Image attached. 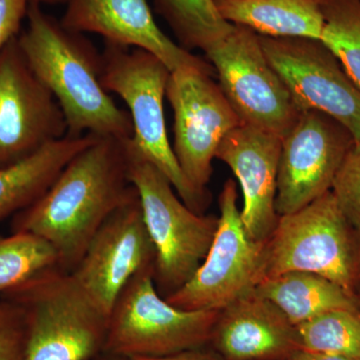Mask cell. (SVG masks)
<instances>
[{
    "mask_svg": "<svg viewBox=\"0 0 360 360\" xmlns=\"http://www.w3.org/2000/svg\"><path fill=\"white\" fill-rule=\"evenodd\" d=\"M127 141L98 137L77 153L39 200L18 212L14 232L46 239L59 269L72 272L99 227L137 194L129 177Z\"/></svg>",
    "mask_w": 360,
    "mask_h": 360,
    "instance_id": "6da1fadb",
    "label": "cell"
},
{
    "mask_svg": "<svg viewBox=\"0 0 360 360\" xmlns=\"http://www.w3.org/2000/svg\"><path fill=\"white\" fill-rule=\"evenodd\" d=\"M27 27L18 39L26 63L63 110L68 136L94 134L129 139L134 124L101 84L103 58L82 33L72 32L30 4Z\"/></svg>",
    "mask_w": 360,
    "mask_h": 360,
    "instance_id": "7a4b0ae2",
    "label": "cell"
},
{
    "mask_svg": "<svg viewBox=\"0 0 360 360\" xmlns=\"http://www.w3.org/2000/svg\"><path fill=\"white\" fill-rule=\"evenodd\" d=\"M1 298L25 309V360H92L103 354L110 316L71 272L44 270Z\"/></svg>",
    "mask_w": 360,
    "mask_h": 360,
    "instance_id": "3957f363",
    "label": "cell"
},
{
    "mask_svg": "<svg viewBox=\"0 0 360 360\" xmlns=\"http://www.w3.org/2000/svg\"><path fill=\"white\" fill-rule=\"evenodd\" d=\"M101 58V84L108 94H117L127 103L134 124L131 142L137 153L167 176L186 206L205 214L210 193L196 188L186 179L168 139L163 101L172 71L143 49L110 42Z\"/></svg>",
    "mask_w": 360,
    "mask_h": 360,
    "instance_id": "277c9868",
    "label": "cell"
},
{
    "mask_svg": "<svg viewBox=\"0 0 360 360\" xmlns=\"http://www.w3.org/2000/svg\"><path fill=\"white\" fill-rule=\"evenodd\" d=\"M129 177L141 201L155 250L153 279L167 298L188 283L202 264L219 227V217L193 212L174 193L165 174L127 142Z\"/></svg>",
    "mask_w": 360,
    "mask_h": 360,
    "instance_id": "5b68a950",
    "label": "cell"
},
{
    "mask_svg": "<svg viewBox=\"0 0 360 360\" xmlns=\"http://www.w3.org/2000/svg\"><path fill=\"white\" fill-rule=\"evenodd\" d=\"M290 271L319 274L360 295V232L331 191L279 217L265 240L262 281Z\"/></svg>",
    "mask_w": 360,
    "mask_h": 360,
    "instance_id": "8992f818",
    "label": "cell"
},
{
    "mask_svg": "<svg viewBox=\"0 0 360 360\" xmlns=\"http://www.w3.org/2000/svg\"><path fill=\"white\" fill-rule=\"evenodd\" d=\"M155 269L124 286L108 319L103 354L115 359L161 357L207 347L219 311L182 310L156 290Z\"/></svg>",
    "mask_w": 360,
    "mask_h": 360,
    "instance_id": "52a82bcc",
    "label": "cell"
},
{
    "mask_svg": "<svg viewBox=\"0 0 360 360\" xmlns=\"http://www.w3.org/2000/svg\"><path fill=\"white\" fill-rule=\"evenodd\" d=\"M232 110L245 125L281 139L300 115L288 87L270 65L257 33L243 25L205 52Z\"/></svg>",
    "mask_w": 360,
    "mask_h": 360,
    "instance_id": "ba28073f",
    "label": "cell"
},
{
    "mask_svg": "<svg viewBox=\"0 0 360 360\" xmlns=\"http://www.w3.org/2000/svg\"><path fill=\"white\" fill-rule=\"evenodd\" d=\"M219 227L202 264L188 283L165 300L182 310H220L262 281L265 241L246 231L238 186L226 180L219 195Z\"/></svg>",
    "mask_w": 360,
    "mask_h": 360,
    "instance_id": "9c48e42d",
    "label": "cell"
},
{
    "mask_svg": "<svg viewBox=\"0 0 360 360\" xmlns=\"http://www.w3.org/2000/svg\"><path fill=\"white\" fill-rule=\"evenodd\" d=\"M213 68L186 66L172 71L167 97L174 110V150L193 186L207 191L212 161L225 136L243 124L213 80Z\"/></svg>",
    "mask_w": 360,
    "mask_h": 360,
    "instance_id": "30bf717a",
    "label": "cell"
},
{
    "mask_svg": "<svg viewBox=\"0 0 360 360\" xmlns=\"http://www.w3.org/2000/svg\"><path fill=\"white\" fill-rule=\"evenodd\" d=\"M300 112L330 116L360 141V89L321 40L258 35Z\"/></svg>",
    "mask_w": 360,
    "mask_h": 360,
    "instance_id": "8fae6325",
    "label": "cell"
},
{
    "mask_svg": "<svg viewBox=\"0 0 360 360\" xmlns=\"http://www.w3.org/2000/svg\"><path fill=\"white\" fill-rule=\"evenodd\" d=\"M276 210L290 214L331 191L355 139L352 132L319 111H303L283 137Z\"/></svg>",
    "mask_w": 360,
    "mask_h": 360,
    "instance_id": "7c38bea8",
    "label": "cell"
},
{
    "mask_svg": "<svg viewBox=\"0 0 360 360\" xmlns=\"http://www.w3.org/2000/svg\"><path fill=\"white\" fill-rule=\"evenodd\" d=\"M66 134L60 106L26 63L15 37L0 53V167Z\"/></svg>",
    "mask_w": 360,
    "mask_h": 360,
    "instance_id": "4fadbf2b",
    "label": "cell"
},
{
    "mask_svg": "<svg viewBox=\"0 0 360 360\" xmlns=\"http://www.w3.org/2000/svg\"><path fill=\"white\" fill-rule=\"evenodd\" d=\"M155 250L139 194L123 203L99 227L71 274L110 316L127 283L142 270L153 269Z\"/></svg>",
    "mask_w": 360,
    "mask_h": 360,
    "instance_id": "5bb4252c",
    "label": "cell"
},
{
    "mask_svg": "<svg viewBox=\"0 0 360 360\" xmlns=\"http://www.w3.org/2000/svg\"><path fill=\"white\" fill-rule=\"evenodd\" d=\"M60 22L75 32L96 33L105 42L143 49L170 71L186 66L212 68L160 30L148 0H70Z\"/></svg>",
    "mask_w": 360,
    "mask_h": 360,
    "instance_id": "9a60e30c",
    "label": "cell"
},
{
    "mask_svg": "<svg viewBox=\"0 0 360 360\" xmlns=\"http://www.w3.org/2000/svg\"><path fill=\"white\" fill-rule=\"evenodd\" d=\"M281 143L278 135L241 124L224 137L215 155L240 184L241 219L257 241L266 240L278 221L276 198Z\"/></svg>",
    "mask_w": 360,
    "mask_h": 360,
    "instance_id": "2e32d148",
    "label": "cell"
},
{
    "mask_svg": "<svg viewBox=\"0 0 360 360\" xmlns=\"http://www.w3.org/2000/svg\"><path fill=\"white\" fill-rule=\"evenodd\" d=\"M208 345L224 360H288L302 349L297 328L255 290L220 310Z\"/></svg>",
    "mask_w": 360,
    "mask_h": 360,
    "instance_id": "e0dca14e",
    "label": "cell"
},
{
    "mask_svg": "<svg viewBox=\"0 0 360 360\" xmlns=\"http://www.w3.org/2000/svg\"><path fill=\"white\" fill-rule=\"evenodd\" d=\"M98 137L94 134L66 135L23 160L0 167V220L33 205L66 165Z\"/></svg>",
    "mask_w": 360,
    "mask_h": 360,
    "instance_id": "ac0fdd59",
    "label": "cell"
},
{
    "mask_svg": "<svg viewBox=\"0 0 360 360\" xmlns=\"http://www.w3.org/2000/svg\"><path fill=\"white\" fill-rule=\"evenodd\" d=\"M222 18L270 37L321 40L323 0H214Z\"/></svg>",
    "mask_w": 360,
    "mask_h": 360,
    "instance_id": "d6986e66",
    "label": "cell"
},
{
    "mask_svg": "<svg viewBox=\"0 0 360 360\" xmlns=\"http://www.w3.org/2000/svg\"><path fill=\"white\" fill-rule=\"evenodd\" d=\"M255 292L274 303L295 326L335 309H359L360 295L319 274L290 271L265 278Z\"/></svg>",
    "mask_w": 360,
    "mask_h": 360,
    "instance_id": "ffe728a7",
    "label": "cell"
},
{
    "mask_svg": "<svg viewBox=\"0 0 360 360\" xmlns=\"http://www.w3.org/2000/svg\"><path fill=\"white\" fill-rule=\"evenodd\" d=\"M155 9L167 20L180 46L208 51L233 30L222 18L214 0H155Z\"/></svg>",
    "mask_w": 360,
    "mask_h": 360,
    "instance_id": "44dd1931",
    "label": "cell"
},
{
    "mask_svg": "<svg viewBox=\"0 0 360 360\" xmlns=\"http://www.w3.org/2000/svg\"><path fill=\"white\" fill-rule=\"evenodd\" d=\"M56 266L58 252L41 236L15 231L13 236L0 238V295Z\"/></svg>",
    "mask_w": 360,
    "mask_h": 360,
    "instance_id": "7402d4cb",
    "label": "cell"
},
{
    "mask_svg": "<svg viewBox=\"0 0 360 360\" xmlns=\"http://www.w3.org/2000/svg\"><path fill=\"white\" fill-rule=\"evenodd\" d=\"M296 328L302 349L360 359V309L330 310Z\"/></svg>",
    "mask_w": 360,
    "mask_h": 360,
    "instance_id": "603a6c76",
    "label": "cell"
},
{
    "mask_svg": "<svg viewBox=\"0 0 360 360\" xmlns=\"http://www.w3.org/2000/svg\"><path fill=\"white\" fill-rule=\"evenodd\" d=\"M321 41L360 89V2L323 0Z\"/></svg>",
    "mask_w": 360,
    "mask_h": 360,
    "instance_id": "cb8c5ba5",
    "label": "cell"
},
{
    "mask_svg": "<svg viewBox=\"0 0 360 360\" xmlns=\"http://www.w3.org/2000/svg\"><path fill=\"white\" fill-rule=\"evenodd\" d=\"M331 193L348 221L360 232V141H355L345 156Z\"/></svg>",
    "mask_w": 360,
    "mask_h": 360,
    "instance_id": "d4e9b609",
    "label": "cell"
},
{
    "mask_svg": "<svg viewBox=\"0 0 360 360\" xmlns=\"http://www.w3.org/2000/svg\"><path fill=\"white\" fill-rule=\"evenodd\" d=\"M27 321L25 309L0 300V360H25Z\"/></svg>",
    "mask_w": 360,
    "mask_h": 360,
    "instance_id": "484cf974",
    "label": "cell"
},
{
    "mask_svg": "<svg viewBox=\"0 0 360 360\" xmlns=\"http://www.w3.org/2000/svg\"><path fill=\"white\" fill-rule=\"evenodd\" d=\"M30 4V0H0V53L15 39Z\"/></svg>",
    "mask_w": 360,
    "mask_h": 360,
    "instance_id": "4316f807",
    "label": "cell"
},
{
    "mask_svg": "<svg viewBox=\"0 0 360 360\" xmlns=\"http://www.w3.org/2000/svg\"><path fill=\"white\" fill-rule=\"evenodd\" d=\"M208 347V345H207ZM207 347L194 348L186 350L179 354L167 355L161 357L134 356L129 359H120V360H224L217 354L212 348L208 349Z\"/></svg>",
    "mask_w": 360,
    "mask_h": 360,
    "instance_id": "83f0119b",
    "label": "cell"
},
{
    "mask_svg": "<svg viewBox=\"0 0 360 360\" xmlns=\"http://www.w3.org/2000/svg\"><path fill=\"white\" fill-rule=\"evenodd\" d=\"M288 360H360L356 357L343 356V355L321 354V352H307L300 349L295 352Z\"/></svg>",
    "mask_w": 360,
    "mask_h": 360,
    "instance_id": "f1b7e54d",
    "label": "cell"
},
{
    "mask_svg": "<svg viewBox=\"0 0 360 360\" xmlns=\"http://www.w3.org/2000/svg\"><path fill=\"white\" fill-rule=\"evenodd\" d=\"M30 4H68L70 0H30Z\"/></svg>",
    "mask_w": 360,
    "mask_h": 360,
    "instance_id": "f546056e",
    "label": "cell"
},
{
    "mask_svg": "<svg viewBox=\"0 0 360 360\" xmlns=\"http://www.w3.org/2000/svg\"><path fill=\"white\" fill-rule=\"evenodd\" d=\"M101 360H120V359H115V357L106 356L105 359H101Z\"/></svg>",
    "mask_w": 360,
    "mask_h": 360,
    "instance_id": "4dcf8cb0",
    "label": "cell"
},
{
    "mask_svg": "<svg viewBox=\"0 0 360 360\" xmlns=\"http://www.w3.org/2000/svg\"><path fill=\"white\" fill-rule=\"evenodd\" d=\"M357 1H359V2H360V0H357Z\"/></svg>",
    "mask_w": 360,
    "mask_h": 360,
    "instance_id": "1f68e13d",
    "label": "cell"
}]
</instances>
